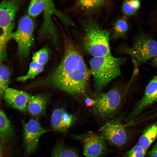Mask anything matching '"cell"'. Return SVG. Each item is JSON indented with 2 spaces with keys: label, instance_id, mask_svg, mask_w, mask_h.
Here are the masks:
<instances>
[{
  "label": "cell",
  "instance_id": "6da1fadb",
  "mask_svg": "<svg viewBox=\"0 0 157 157\" xmlns=\"http://www.w3.org/2000/svg\"><path fill=\"white\" fill-rule=\"evenodd\" d=\"M89 78V73L82 56L68 42L59 65L50 76L34 85L51 86L73 95L81 96L87 91Z\"/></svg>",
  "mask_w": 157,
  "mask_h": 157
},
{
  "label": "cell",
  "instance_id": "7a4b0ae2",
  "mask_svg": "<svg viewBox=\"0 0 157 157\" xmlns=\"http://www.w3.org/2000/svg\"><path fill=\"white\" fill-rule=\"evenodd\" d=\"M124 60L122 58L114 57L111 54L93 57L91 59L90 64L94 81V96L120 75V66Z\"/></svg>",
  "mask_w": 157,
  "mask_h": 157
},
{
  "label": "cell",
  "instance_id": "3957f363",
  "mask_svg": "<svg viewBox=\"0 0 157 157\" xmlns=\"http://www.w3.org/2000/svg\"><path fill=\"white\" fill-rule=\"evenodd\" d=\"M84 23L83 45L85 51L93 57L110 54L109 31L101 29L90 19Z\"/></svg>",
  "mask_w": 157,
  "mask_h": 157
},
{
  "label": "cell",
  "instance_id": "277c9868",
  "mask_svg": "<svg viewBox=\"0 0 157 157\" xmlns=\"http://www.w3.org/2000/svg\"><path fill=\"white\" fill-rule=\"evenodd\" d=\"M34 24L28 15L20 19L17 30L13 32L11 39L14 40L17 46V53L20 56H26L29 53L33 42Z\"/></svg>",
  "mask_w": 157,
  "mask_h": 157
},
{
  "label": "cell",
  "instance_id": "5b68a950",
  "mask_svg": "<svg viewBox=\"0 0 157 157\" xmlns=\"http://www.w3.org/2000/svg\"><path fill=\"white\" fill-rule=\"evenodd\" d=\"M93 111L96 115L107 117L114 113L119 107L122 101L120 93L113 89L104 93L95 95Z\"/></svg>",
  "mask_w": 157,
  "mask_h": 157
},
{
  "label": "cell",
  "instance_id": "8992f818",
  "mask_svg": "<svg viewBox=\"0 0 157 157\" xmlns=\"http://www.w3.org/2000/svg\"><path fill=\"white\" fill-rule=\"evenodd\" d=\"M127 52L140 65L157 56V41L141 34L136 37L133 46Z\"/></svg>",
  "mask_w": 157,
  "mask_h": 157
},
{
  "label": "cell",
  "instance_id": "52a82bcc",
  "mask_svg": "<svg viewBox=\"0 0 157 157\" xmlns=\"http://www.w3.org/2000/svg\"><path fill=\"white\" fill-rule=\"evenodd\" d=\"M23 126L24 156L28 157L37 150L41 136L50 130L43 128L37 120L34 119H30L27 123L23 122Z\"/></svg>",
  "mask_w": 157,
  "mask_h": 157
},
{
  "label": "cell",
  "instance_id": "ba28073f",
  "mask_svg": "<svg viewBox=\"0 0 157 157\" xmlns=\"http://www.w3.org/2000/svg\"><path fill=\"white\" fill-rule=\"evenodd\" d=\"M74 138L82 142L83 154L86 157H100L106 152V140L100 134L89 131L75 135Z\"/></svg>",
  "mask_w": 157,
  "mask_h": 157
},
{
  "label": "cell",
  "instance_id": "9c48e42d",
  "mask_svg": "<svg viewBox=\"0 0 157 157\" xmlns=\"http://www.w3.org/2000/svg\"><path fill=\"white\" fill-rule=\"evenodd\" d=\"M157 102V75L154 76L147 86L144 94L136 104L125 119L126 123L134 121L145 110Z\"/></svg>",
  "mask_w": 157,
  "mask_h": 157
},
{
  "label": "cell",
  "instance_id": "30bf717a",
  "mask_svg": "<svg viewBox=\"0 0 157 157\" xmlns=\"http://www.w3.org/2000/svg\"><path fill=\"white\" fill-rule=\"evenodd\" d=\"M125 126L119 119L112 120L107 122L100 129V134L110 144L120 147L124 145L126 141Z\"/></svg>",
  "mask_w": 157,
  "mask_h": 157
},
{
  "label": "cell",
  "instance_id": "8fae6325",
  "mask_svg": "<svg viewBox=\"0 0 157 157\" xmlns=\"http://www.w3.org/2000/svg\"><path fill=\"white\" fill-rule=\"evenodd\" d=\"M15 17L9 11L0 10V63L7 58V47L11 39Z\"/></svg>",
  "mask_w": 157,
  "mask_h": 157
},
{
  "label": "cell",
  "instance_id": "7c38bea8",
  "mask_svg": "<svg viewBox=\"0 0 157 157\" xmlns=\"http://www.w3.org/2000/svg\"><path fill=\"white\" fill-rule=\"evenodd\" d=\"M31 96L25 92L8 88L3 93V99L8 105L22 112H25Z\"/></svg>",
  "mask_w": 157,
  "mask_h": 157
},
{
  "label": "cell",
  "instance_id": "4fadbf2b",
  "mask_svg": "<svg viewBox=\"0 0 157 157\" xmlns=\"http://www.w3.org/2000/svg\"><path fill=\"white\" fill-rule=\"evenodd\" d=\"M76 118L72 114L61 108L56 109L53 111L51 118L53 129L61 133H66L75 123Z\"/></svg>",
  "mask_w": 157,
  "mask_h": 157
},
{
  "label": "cell",
  "instance_id": "5bb4252c",
  "mask_svg": "<svg viewBox=\"0 0 157 157\" xmlns=\"http://www.w3.org/2000/svg\"><path fill=\"white\" fill-rule=\"evenodd\" d=\"M47 99L42 94H36L31 96L28 101L27 109L32 116L38 117L43 114L45 111Z\"/></svg>",
  "mask_w": 157,
  "mask_h": 157
},
{
  "label": "cell",
  "instance_id": "9a60e30c",
  "mask_svg": "<svg viewBox=\"0 0 157 157\" xmlns=\"http://www.w3.org/2000/svg\"><path fill=\"white\" fill-rule=\"evenodd\" d=\"M14 135V129L10 121L0 107V140L7 145Z\"/></svg>",
  "mask_w": 157,
  "mask_h": 157
},
{
  "label": "cell",
  "instance_id": "2e32d148",
  "mask_svg": "<svg viewBox=\"0 0 157 157\" xmlns=\"http://www.w3.org/2000/svg\"><path fill=\"white\" fill-rule=\"evenodd\" d=\"M44 20L41 30L43 33H48L55 38L56 34L54 24L51 19L52 15L56 13V10L52 1L49 0L44 10Z\"/></svg>",
  "mask_w": 157,
  "mask_h": 157
},
{
  "label": "cell",
  "instance_id": "e0dca14e",
  "mask_svg": "<svg viewBox=\"0 0 157 157\" xmlns=\"http://www.w3.org/2000/svg\"><path fill=\"white\" fill-rule=\"evenodd\" d=\"M157 139V121L144 130L139 138L138 144L147 149Z\"/></svg>",
  "mask_w": 157,
  "mask_h": 157
},
{
  "label": "cell",
  "instance_id": "ac0fdd59",
  "mask_svg": "<svg viewBox=\"0 0 157 157\" xmlns=\"http://www.w3.org/2000/svg\"><path fill=\"white\" fill-rule=\"evenodd\" d=\"M11 72L6 65L0 63V107L2 106L3 93L10 82Z\"/></svg>",
  "mask_w": 157,
  "mask_h": 157
},
{
  "label": "cell",
  "instance_id": "d6986e66",
  "mask_svg": "<svg viewBox=\"0 0 157 157\" xmlns=\"http://www.w3.org/2000/svg\"><path fill=\"white\" fill-rule=\"evenodd\" d=\"M50 157H80L74 150L66 146L62 142H57L53 148Z\"/></svg>",
  "mask_w": 157,
  "mask_h": 157
},
{
  "label": "cell",
  "instance_id": "ffe728a7",
  "mask_svg": "<svg viewBox=\"0 0 157 157\" xmlns=\"http://www.w3.org/2000/svg\"><path fill=\"white\" fill-rule=\"evenodd\" d=\"M44 66L32 61L30 63L27 74L17 78L18 81L24 82L29 79L34 78L43 70Z\"/></svg>",
  "mask_w": 157,
  "mask_h": 157
},
{
  "label": "cell",
  "instance_id": "44dd1931",
  "mask_svg": "<svg viewBox=\"0 0 157 157\" xmlns=\"http://www.w3.org/2000/svg\"><path fill=\"white\" fill-rule=\"evenodd\" d=\"M49 0H31L28 9V15L31 17L38 16L44 10Z\"/></svg>",
  "mask_w": 157,
  "mask_h": 157
},
{
  "label": "cell",
  "instance_id": "7402d4cb",
  "mask_svg": "<svg viewBox=\"0 0 157 157\" xmlns=\"http://www.w3.org/2000/svg\"><path fill=\"white\" fill-rule=\"evenodd\" d=\"M108 0H77V6L82 9L93 10L104 6Z\"/></svg>",
  "mask_w": 157,
  "mask_h": 157
},
{
  "label": "cell",
  "instance_id": "603a6c76",
  "mask_svg": "<svg viewBox=\"0 0 157 157\" xmlns=\"http://www.w3.org/2000/svg\"><path fill=\"white\" fill-rule=\"evenodd\" d=\"M140 5L141 0H123L122 5L123 13L126 16L133 15L138 11Z\"/></svg>",
  "mask_w": 157,
  "mask_h": 157
},
{
  "label": "cell",
  "instance_id": "cb8c5ba5",
  "mask_svg": "<svg viewBox=\"0 0 157 157\" xmlns=\"http://www.w3.org/2000/svg\"><path fill=\"white\" fill-rule=\"evenodd\" d=\"M49 52L47 48L44 47L41 48L33 54L32 61L44 66L48 60Z\"/></svg>",
  "mask_w": 157,
  "mask_h": 157
},
{
  "label": "cell",
  "instance_id": "d4e9b609",
  "mask_svg": "<svg viewBox=\"0 0 157 157\" xmlns=\"http://www.w3.org/2000/svg\"><path fill=\"white\" fill-rule=\"evenodd\" d=\"M128 25L126 21L123 18H120L115 22L114 29L115 35L117 36L123 35L128 29Z\"/></svg>",
  "mask_w": 157,
  "mask_h": 157
},
{
  "label": "cell",
  "instance_id": "484cf974",
  "mask_svg": "<svg viewBox=\"0 0 157 157\" xmlns=\"http://www.w3.org/2000/svg\"><path fill=\"white\" fill-rule=\"evenodd\" d=\"M147 150L137 144L128 151L123 157H144Z\"/></svg>",
  "mask_w": 157,
  "mask_h": 157
},
{
  "label": "cell",
  "instance_id": "4316f807",
  "mask_svg": "<svg viewBox=\"0 0 157 157\" xmlns=\"http://www.w3.org/2000/svg\"><path fill=\"white\" fill-rule=\"evenodd\" d=\"M150 157H157V142L149 152Z\"/></svg>",
  "mask_w": 157,
  "mask_h": 157
},
{
  "label": "cell",
  "instance_id": "83f0119b",
  "mask_svg": "<svg viewBox=\"0 0 157 157\" xmlns=\"http://www.w3.org/2000/svg\"><path fill=\"white\" fill-rule=\"evenodd\" d=\"M85 102L87 106H93L94 103V99L90 98H88L85 99Z\"/></svg>",
  "mask_w": 157,
  "mask_h": 157
},
{
  "label": "cell",
  "instance_id": "f1b7e54d",
  "mask_svg": "<svg viewBox=\"0 0 157 157\" xmlns=\"http://www.w3.org/2000/svg\"><path fill=\"white\" fill-rule=\"evenodd\" d=\"M151 61L152 65L155 67L157 68V56L152 58Z\"/></svg>",
  "mask_w": 157,
  "mask_h": 157
}]
</instances>
